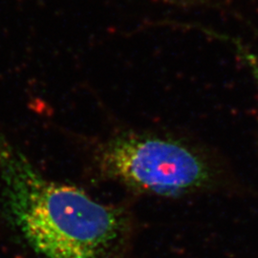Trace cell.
<instances>
[{
    "instance_id": "3957f363",
    "label": "cell",
    "mask_w": 258,
    "mask_h": 258,
    "mask_svg": "<svg viewBox=\"0 0 258 258\" xmlns=\"http://www.w3.org/2000/svg\"><path fill=\"white\" fill-rule=\"evenodd\" d=\"M240 53L243 55V57L246 59L247 63L249 65L252 75L254 77V80H255V83L257 85L258 88V58L254 55L250 54L249 52L243 50V49H240Z\"/></svg>"
},
{
    "instance_id": "7a4b0ae2",
    "label": "cell",
    "mask_w": 258,
    "mask_h": 258,
    "mask_svg": "<svg viewBox=\"0 0 258 258\" xmlns=\"http://www.w3.org/2000/svg\"><path fill=\"white\" fill-rule=\"evenodd\" d=\"M104 174L129 187L161 196H177L201 187L212 168L197 150L175 139L122 132L99 150Z\"/></svg>"
},
{
    "instance_id": "6da1fadb",
    "label": "cell",
    "mask_w": 258,
    "mask_h": 258,
    "mask_svg": "<svg viewBox=\"0 0 258 258\" xmlns=\"http://www.w3.org/2000/svg\"><path fill=\"white\" fill-rule=\"evenodd\" d=\"M0 176L10 214L44 258H97L118 236L120 219L81 188L47 179L0 134Z\"/></svg>"
}]
</instances>
